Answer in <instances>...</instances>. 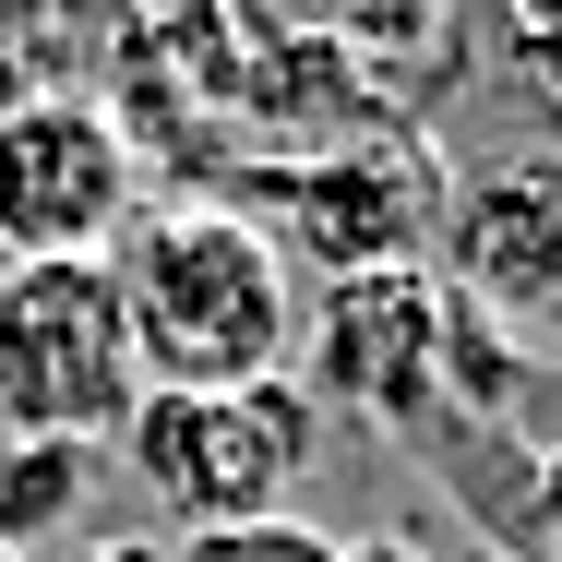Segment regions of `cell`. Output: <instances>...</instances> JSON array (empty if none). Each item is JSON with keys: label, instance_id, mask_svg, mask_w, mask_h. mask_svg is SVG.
I'll use <instances>...</instances> for the list:
<instances>
[{"label": "cell", "instance_id": "cell-9", "mask_svg": "<svg viewBox=\"0 0 562 562\" xmlns=\"http://www.w3.org/2000/svg\"><path fill=\"white\" fill-rule=\"evenodd\" d=\"M300 24H312V36H336L347 60H371V72H383V60H407L419 36H443V0H300Z\"/></svg>", "mask_w": 562, "mask_h": 562}, {"label": "cell", "instance_id": "cell-2", "mask_svg": "<svg viewBox=\"0 0 562 562\" xmlns=\"http://www.w3.org/2000/svg\"><path fill=\"white\" fill-rule=\"evenodd\" d=\"M443 192H454V168H443V144H431L419 120L216 180V204H239V216L288 251V276L312 263L324 288H336V276H395V263H419V251L443 239Z\"/></svg>", "mask_w": 562, "mask_h": 562}, {"label": "cell", "instance_id": "cell-7", "mask_svg": "<svg viewBox=\"0 0 562 562\" xmlns=\"http://www.w3.org/2000/svg\"><path fill=\"white\" fill-rule=\"evenodd\" d=\"M443 288L479 324H562V156H503V168H467L443 192Z\"/></svg>", "mask_w": 562, "mask_h": 562}, {"label": "cell", "instance_id": "cell-10", "mask_svg": "<svg viewBox=\"0 0 562 562\" xmlns=\"http://www.w3.org/2000/svg\"><path fill=\"white\" fill-rule=\"evenodd\" d=\"M168 562H347V539L300 527V515H251V527H192V539H168Z\"/></svg>", "mask_w": 562, "mask_h": 562}, {"label": "cell", "instance_id": "cell-4", "mask_svg": "<svg viewBox=\"0 0 562 562\" xmlns=\"http://www.w3.org/2000/svg\"><path fill=\"white\" fill-rule=\"evenodd\" d=\"M109 454L132 467V491L156 515H180V539L192 527H251V515H288V491L312 479L324 407L288 371L276 383H239V395H144Z\"/></svg>", "mask_w": 562, "mask_h": 562}, {"label": "cell", "instance_id": "cell-3", "mask_svg": "<svg viewBox=\"0 0 562 562\" xmlns=\"http://www.w3.org/2000/svg\"><path fill=\"white\" fill-rule=\"evenodd\" d=\"M144 407V359L109 251L12 263L0 276V443H120Z\"/></svg>", "mask_w": 562, "mask_h": 562}, {"label": "cell", "instance_id": "cell-5", "mask_svg": "<svg viewBox=\"0 0 562 562\" xmlns=\"http://www.w3.org/2000/svg\"><path fill=\"white\" fill-rule=\"evenodd\" d=\"M132 204H144V156L120 144L97 97H24L0 120V251L12 263L109 251Z\"/></svg>", "mask_w": 562, "mask_h": 562}, {"label": "cell", "instance_id": "cell-1", "mask_svg": "<svg viewBox=\"0 0 562 562\" xmlns=\"http://www.w3.org/2000/svg\"><path fill=\"white\" fill-rule=\"evenodd\" d=\"M109 276L132 312L144 395H239V383H276L300 359V276L216 192L132 204V227L109 239Z\"/></svg>", "mask_w": 562, "mask_h": 562}, {"label": "cell", "instance_id": "cell-12", "mask_svg": "<svg viewBox=\"0 0 562 562\" xmlns=\"http://www.w3.org/2000/svg\"><path fill=\"white\" fill-rule=\"evenodd\" d=\"M72 562H168V539H85Z\"/></svg>", "mask_w": 562, "mask_h": 562}, {"label": "cell", "instance_id": "cell-6", "mask_svg": "<svg viewBox=\"0 0 562 562\" xmlns=\"http://www.w3.org/2000/svg\"><path fill=\"white\" fill-rule=\"evenodd\" d=\"M443 276L395 263V276H336L324 312H300V347H312V407H347V419H383V431H419L443 419Z\"/></svg>", "mask_w": 562, "mask_h": 562}, {"label": "cell", "instance_id": "cell-8", "mask_svg": "<svg viewBox=\"0 0 562 562\" xmlns=\"http://www.w3.org/2000/svg\"><path fill=\"white\" fill-rule=\"evenodd\" d=\"M97 479H109V443H0V551L36 562L48 539H72Z\"/></svg>", "mask_w": 562, "mask_h": 562}, {"label": "cell", "instance_id": "cell-13", "mask_svg": "<svg viewBox=\"0 0 562 562\" xmlns=\"http://www.w3.org/2000/svg\"><path fill=\"white\" fill-rule=\"evenodd\" d=\"M347 562H419V539H347Z\"/></svg>", "mask_w": 562, "mask_h": 562}, {"label": "cell", "instance_id": "cell-15", "mask_svg": "<svg viewBox=\"0 0 562 562\" xmlns=\"http://www.w3.org/2000/svg\"><path fill=\"white\" fill-rule=\"evenodd\" d=\"M0 562H24V551H0Z\"/></svg>", "mask_w": 562, "mask_h": 562}, {"label": "cell", "instance_id": "cell-11", "mask_svg": "<svg viewBox=\"0 0 562 562\" xmlns=\"http://www.w3.org/2000/svg\"><path fill=\"white\" fill-rule=\"evenodd\" d=\"M515 48H527V72L562 97V0H515Z\"/></svg>", "mask_w": 562, "mask_h": 562}, {"label": "cell", "instance_id": "cell-14", "mask_svg": "<svg viewBox=\"0 0 562 562\" xmlns=\"http://www.w3.org/2000/svg\"><path fill=\"white\" fill-rule=\"evenodd\" d=\"M0 276H12V251H0Z\"/></svg>", "mask_w": 562, "mask_h": 562}]
</instances>
